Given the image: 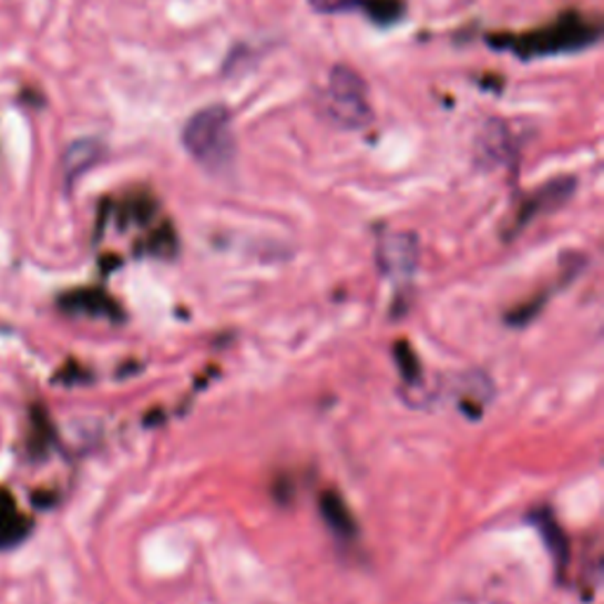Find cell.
<instances>
[{"mask_svg":"<svg viewBox=\"0 0 604 604\" xmlns=\"http://www.w3.org/2000/svg\"><path fill=\"white\" fill-rule=\"evenodd\" d=\"M600 33H602L600 24L591 22L588 17H583L579 12H564L551 24H543L534 31L518 35H503V39L496 35V39L489 43L501 50H510L512 54H518L520 60H539L591 48L600 41Z\"/></svg>","mask_w":604,"mask_h":604,"instance_id":"1","label":"cell"},{"mask_svg":"<svg viewBox=\"0 0 604 604\" xmlns=\"http://www.w3.org/2000/svg\"><path fill=\"white\" fill-rule=\"evenodd\" d=\"M182 144L204 168L213 173L229 168L236 154L229 109L225 104L198 109L182 127Z\"/></svg>","mask_w":604,"mask_h":604,"instance_id":"2","label":"cell"},{"mask_svg":"<svg viewBox=\"0 0 604 604\" xmlns=\"http://www.w3.org/2000/svg\"><path fill=\"white\" fill-rule=\"evenodd\" d=\"M328 112L342 127H364L373 121L369 90L355 69L334 66L328 79Z\"/></svg>","mask_w":604,"mask_h":604,"instance_id":"3","label":"cell"},{"mask_svg":"<svg viewBox=\"0 0 604 604\" xmlns=\"http://www.w3.org/2000/svg\"><path fill=\"white\" fill-rule=\"evenodd\" d=\"M376 260L386 277H411L418 267V239L411 232L388 234L376 250Z\"/></svg>","mask_w":604,"mask_h":604,"instance_id":"4","label":"cell"},{"mask_svg":"<svg viewBox=\"0 0 604 604\" xmlns=\"http://www.w3.org/2000/svg\"><path fill=\"white\" fill-rule=\"evenodd\" d=\"M574 187H576V182L572 177H560V180L551 182V185L541 187L536 194H532L524 201V206L515 219V229H522L526 223H532L536 215H541L545 211H553V208L562 206L564 201H570V196L574 194Z\"/></svg>","mask_w":604,"mask_h":604,"instance_id":"5","label":"cell"},{"mask_svg":"<svg viewBox=\"0 0 604 604\" xmlns=\"http://www.w3.org/2000/svg\"><path fill=\"white\" fill-rule=\"evenodd\" d=\"M319 510L326 524L331 526L338 536L352 539L357 534V520L352 515L350 505L345 503V499L338 491H324L319 496Z\"/></svg>","mask_w":604,"mask_h":604,"instance_id":"6","label":"cell"},{"mask_svg":"<svg viewBox=\"0 0 604 604\" xmlns=\"http://www.w3.org/2000/svg\"><path fill=\"white\" fill-rule=\"evenodd\" d=\"M102 156V144L98 140H79L64 152V177L71 185L81 177L90 166H95Z\"/></svg>","mask_w":604,"mask_h":604,"instance_id":"7","label":"cell"},{"mask_svg":"<svg viewBox=\"0 0 604 604\" xmlns=\"http://www.w3.org/2000/svg\"><path fill=\"white\" fill-rule=\"evenodd\" d=\"M539 526V532L547 545V551L555 557V562L560 566H564L570 562V541H566V534L562 532V526L553 520L551 512H541V515L532 518Z\"/></svg>","mask_w":604,"mask_h":604,"instance_id":"8","label":"cell"},{"mask_svg":"<svg viewBox=\"0 0 604 604\" xmlns=\"http://www.w3.org/2000/svg\"><path fill=\"white\" fill-rule=\"evenodd\" d=\"M347 8H361L378 24L397 22L401 10H405V6H401L399 0H342V3H336L328 10H347Z\"/></svg>","mask_w":604,"mask_h":604,"instance_id":"9","label":"cell"},{"mask_svg":"<svg viewBox=\"0 0 604 604\" xmlns=\"http://www.w3.org/2000/svg\"><path fill=\"white\" fill-rule=\"evenodd\" d=\"M395 359H397V366L401 371V378H405L407 382H420V361L416 357V352L411 350L409 342H397L395 345Z\"/></svg>","mask_w":604,"mask_h":604,"instance_id":"10","label":"cell"},{"mask_svg":"<svg viewBox=\"0 0 604 604\" xmlns=\"http://www.w3.org/2000/svg\"><path fill=\"white\" fill-rule=\"evenodd\" d=\"M541 307H543V298L532 300V303H524V305H520L515 309H510V313H508V324H512L515 328H522V326H526L529 321H532L541 313Z\"/></svg>","mask_w":604,"mask_h":604,"instance_id":"11","label":"cell"},{"mask_svg":"<svg viewBox=\"0 0 604 604\" xmlns=\"http://www.w3.org/2000/svg\"><path fill=\"white\" fill-rule=\"evenodd\" d=\"M313 3H315V8H319V10H326V6H328V0H313Z\"/></svg>","mask_w":604,"mask_h":604,"instance_id":"12","label":"cell"}]
</instances>
